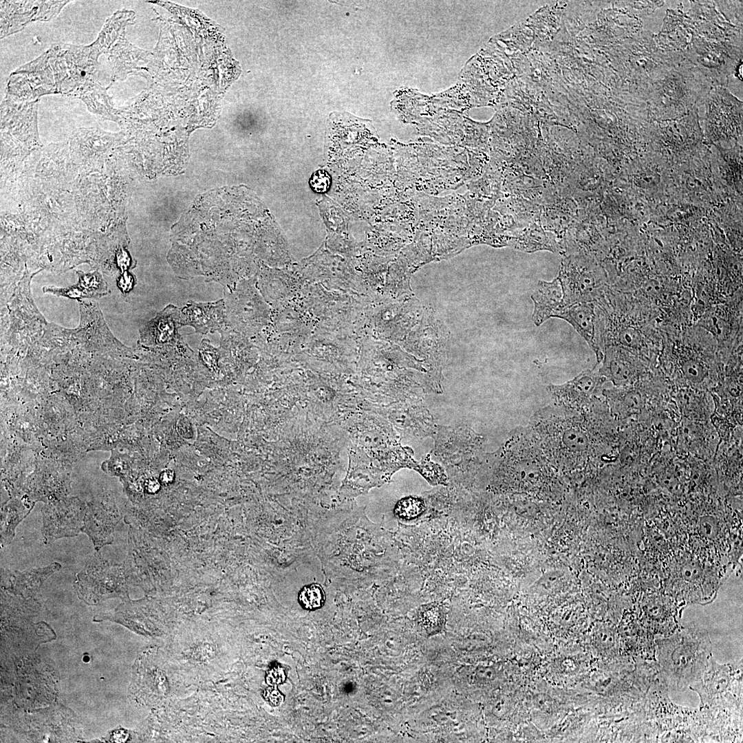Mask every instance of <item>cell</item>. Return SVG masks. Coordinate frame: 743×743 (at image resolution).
Returning a JSON list of instances; mask_svg holds the SVG:
<instances>
[{"mask_svg": "<svg viewBox=\"0 0 743 743\" xmlns=\"http://www.w3.org/2000/svg\"><path fill=\"white\" fill-rule=\"evenodd\" d=\"M76 272L78 277L76 284L65 288L45 286L43 292L78 301L84 298L97 299L110 293L107 282L98 271L86 273L78 270Z\"/></svg>", "mask_w": 743, "mask_h": 743, "instance_id": "cell-13", "label": "cell"}, {"mask_svg": "<svg viewBox=\"0 0 743 743\" xmlns=\"http://www.w3.org/2000/svg\"><path fill=\"white\" fill-rule=\"evenodd\" d=\"M144 486L148 493L155 494L160 488V482L154 477H151L145 481Z\"/></svg>", "mask_w": 743, "mask_h": 743, "instance_id": "cell-28", "label": "cell"}, {"mask_svg": "<svg viewBox=\"0 0 743 743\" xmlns=\"http://www.w3.org/2000/svg\"><path fill=\"white\" fill-rule=\"evenodd\" d=\"M263 697L268 703L273 707L280 705L285 700L284 695H283L277 687H274V686L267 688L263 692Z\"/></svg>", "mask_w": 743, "mask_h": 743, "instance_id": "cell-27", "label": "cell"}, {"mask_svg": "<svg viewBox=\"0 0 743 743\" xmlns=\"http://www.w3.org/2000/svg\"><path fill=\"white\" fill-rule=\"evenodd\" d=\"M298 601L304 610L313 611L321 608L324 605L325 594L320 585L312 583L305 585L300 590Z\"/></svg>", "mask_w": 743, "mask_h": 743, "instance_id": "cell-19", "label": "cell"}, {"mask_svg": "<svg viewBox=\"0 0 743 743\" xmlns=\"http://www.w3.org/2000/svg\"><path fill=\"white\" fill-rule=\"evenodd\" d=\"M286 678L285 669L279 665H275L267 672L266 682L268 685L277 686L284 683Z\"/></svg>", "mask_w": 743, "mask_h": 743, "instance_id": "cell-25", "label": "cell"}, {"mask_svg": "<svg viewBox=\"0 0 743 743\" xmlns=\"http://www.w3.org/2000/svg\"><path fill=\"white\" fill-rule=\"evenodd\" d=\"M224 295L229 329L244 331L263 326L267 310L252 282L237 284Z\"/></svg>", "mask_w": 743, "mask_h": 743, "instance_id": "cell-5", "label": "cell"}, {"mask_svg": "<svg viewBox=\"0 0 743 743\" xmlns=\"http://www.w3.org/2000/svg\"><path fill=\"white\" fill-rule=\"evenodd\" d=\"M74 586L81 599L90 605L96 604L123 592L122 569L96 552L76 574Z\"/></svg>", "mask_w": 743, "mask_h": 743, "instance_id": "cell-2", "label": "cell"}, {"mask_svg": "<svg viewBox=\"0 0 743 743\" xmlns=\"http://www.w3.org/2000/svg\"><path fill=\"white\" fill-rule=\"evenodd\" d=\"M200 346V357L210 369L215 371L217 367L218 349L213 347L206 338L202 340Z\"/></svg>", "mask_w": 743, "mask_h": 743, "instance_id": "cell-23", "label": "cell"}, {"mask_svg": "<svg viewBox=\"0 0 743 743\" xmlns=\"http://www.w3.org/2000/svg\"><path fill=\"white\" fill-rule=\"evenodd\" d=\"M418 471L431 484H446L447 477L442 467L427 456L419 464Z\"/></svg>", "mask_w": 743, "mask_h": 743, "instance_id": "cell-21", "label": "cell"}, {"mask_svg": "<svg viewBox=\"0 0 743 743\" xmlns=\"http://www.w3.org/2000/svg\"><path fill=\"white\" fill-rule=\"evenodd\" d=\"M86 508L77 499L49 504L42 509L41 534L45 544L76 537L84 524Z\"/></svg>", "mask_w": 743, "mask_h": 743, "instance_id": "cell-6", "label": "cell"}, {"mask_svg": "<svg viewBox=\"0 0 743 743\" xmlns=\"http://www.w3.org/2000/svg\"><path fill=\"white\" fill-rule=\"evenodd\" d=\"M181 327L190 326L195 333L207 334L229 329L224 299L211 302L187 301L180 310Z\"/></svg>", "mask_w": 743, "mask_h": 743, "instance_id": "cell-7", "label": "cell"}, {"mask_svg": "<svg viewBox=\"0 0 743 743\" xmlns=\"http://www.w3.org/2000/svg\"><path fill=\"white\" fill-rule=\"evenodd\" d=\"M530 298L534 304L532 320L537 326L555 318L564 308L562 288L557 277L552 281H539Z\"/></svg>", "mask_w": 743, "mask_h": 743, "instance_id": "cell-10", "label": "cell"}, {"mask_svg": "<svg viewBox=\"0 0 743 743\" xmlns=\"http://www.w3.org/2000/svg\"><path fill=\"white\" fill-rule=\"evenodd\" d=\"M331 184V177L327 172L319 170L314 172L310 179V186L316 193H323L328 191Z\"/></svg>", "mask_w": 743, "mask_h": 743, "instance_id": "cell-24", "label": "cell"}, {"mask_svg": "<svg viewBox=\"0 0 743 743\" xmlns=\"http://www.w3.org/2000/svg\"><path fill=\"white\" fill-rule=\"evenodd\" d=\"M708 634H677L663 642L660 659L671 682L678 687L693 684L711 657Z\"/></svg>", "mask_w": 743, "mask_h": 743, "instance_id": "cell-1", "label": "cell"}, {"mask_svg": "<svg viewBox=\"0 0 743 743\" xmlns=\"http://www.w3.org/2000/svg\"><path fill=\"white\" fill-rule=\"evenodd\" d=\"M603 365L599 374L616 385H625L634 380L637 365L628 350L618 346H608L603 350Z\"/></svg>", "mask_w": 743, "mask_h": 743, "instance_id": "cell-11", "label": "cell"}, {"mask_svg": "<svg viewBox=\"0 0 743 743\" xmlns=\"http://www.w3.org/2000/svg\"><path fill=\"white\" fill-rule=\"evenodd\" d=\"M421 618L426 628L439 629L444 618L441 606L433 605L425 607L421 612Z\"/></svg>", "mask_w": 743, "mask_h": 743, "instance_id": "cell-22", "label": "cell"}, {"mask_svg": "<svg viewBox=\"0 0 743 743\" xmlns=\"http://www.w3.org/2000/svg\"><path fill=\"white\" fill-rule=\"evenodd\" d=\"M180 310L173 304L167 305L155 317L140 329L141 344L147 346L174 345L182 340L178 332Z\"/></svg>", "mask_w": 743, "mask_h": 743, "instance_id": "cell-9", "label": "cell"}, {"mask_svg": "<svg viewBox=\"0 0 743 743\" xmlns=\"http://www.w3.org/2000/svg\"><path fill=\"white\" fill-rule=\"evenodd\" d=\"M120 515L111 500L107 497L86 508L82 532L92 542L96 552L114 540V531Z\"/></svg>", "mask_w": 743, "mask_h": 743, "instance_id": "cell-8", "label": "cell"}, {"mask_svg": "<svg viewBox=\"0 0 743 743\" xmlns=\"http://www.w3.org/2000/svg\"><path fill=\"white\" fill-rule=\"evenodd\" d=\"M557 444L564 455L575 457L587 450L588 440L585 433L574 423L568 422L557 427Z\"/></svg>", "mask_w": 743, "mask_h": 743, "instance_id": "cell-17", "label": "cell"}, {"mask_svg": "<svg viewBox=\"0 0 743 743\" xmlns=\"http://www.w3.org/2000/svg\"><path fill=\"white\" fill-rule=\"evenodd\" d=\"M174 479L175 473L171 469H165L160 475V482L165 485L173 483Z\"/></svg>", "mask_w": 743, "mask_h": 743, "instance_id": "cell-29", "label": "cell"}, {"mask_svg": "<svg viewBox=\"0 0 743 743\" xmlns=\"http://www.w3.org/2000/svg\"><path fill=\"white\" fill-rule=\"evenodd\" d=\"M605 380L599 374L585 370L566 383L550 385L548 389L559 401L572 403L583 401L591 396Z\"/></svg>", "mask_w": 743, "mask_h": 743, "instance_id": "cell-14", "label": "cell"}, {"mask_svg": "<svg viewBox=\"0 0 743 743\" xmlns=\"http://www.w3.org/2000/svg\"><path fill=\"white\" fill-rule=\"evenodd\" d=\"M555 318L563 319L570 324L584 338L595 354H596L594 343L596 314L594 303H581L568 306L561 310Z\"/></svg>", "mask_w": 743, "mask_h": 743, "instance_id": "cell-15", "label": "cell"}, {"mask_svg": "<svg viewBox=\"0 0 743 743\" xmlns=\"http://www.w3.org/2000/svg\"><path fill=\"white\" fill-rule=\"evenodd\" d=\"M61 564L53 562L47 566L29 568L23 571H1V579L6 588L11 592L23 596H30L38 591L44 581L54 572L61 569Z\"/></svg>", "mask_w": 743, "mask_h": 743, "instance_id": "cell-12", "label": "cell"}, {"mask_svg": "<svg viewBox=\"0 0 743 743\" xmlns=\"http://www.w3.org/2000/svg\"><path fill=\"white\" fill-rule=\"evenodd\" d=\"M424 499L416 496L400 499L396 504L394 514L402 519H413L420 517L425 510Z\"/></svg>", "mask_w": 743, "mask_h": 743, "instance_id": "cell-20", "label": "cell"}, {"mask_svg": "<svg viewBox=\"0 0 743 743\" xmlns=\"http://www.w3.org/2000/svg\"><path fill=\"white\" fill-rule=\"evenodd\" d=\"M116 284L121 292L126 294L129 293L136 286V279L132 273L125 271L118 277Z\"/></svg>", "mask_w": 743, "mask_h": 743, "instance_id": "cell-26", "label": "cell"}, {"mask_svg": "<svg viewBox=\"0 0 743 743\" xmlns=\"http://www.w3.org/2000/svg\"><path fill=\"white\" fill-rule=\"evenodd\" d=\"M224 643L211 634L181 638L174 643L173 652L177 663L195 674H210L225 662Z\"/></svg>", "mask_w": 743, "mask_h": 743, "instance_id": "cell-3", "label": "cell"}, {"mask_svg": "<svg viewBox=\"0 0 743 743\" xmlns=\"http://www.w3.org/2000/svg\"><path fill=\"white\" fill-rule=\"evenodd\" d=\"M34 503L14 499L4 505L1 513V546L10 544L15 535L17 526L28 515Z\"/></svg>", "mask_w": 743, "mask_h": 743, "instance_id": "cell-16", "label": "cell"}, {"mask_svg": "<svg viewBox=\"0 0 743 743\" xmlns=\"http://www.w3.org/2000/svg\"><path fill=\"white\" fill-rule=\"evenodd\" d=\"M559 279L564 308L576 303H594L605 287L603 278L575 257L562 262Z\"/></svg>", "mask_w": 743, "mask_h": 743, "instance_id": "cell-4", "label": "cell"}, {"mask_svg": "<svg viewBox=\"0 0 743 743\" xmlns=\"http://www.w3.org/2000/svg\"><path fill=\"white\" fill-rule=\"evenodd\" d=\"M91 111L108 118L111 113L110 100L106 90L98 83L80 97Z\"/></svg>", "mask_w": 743, "mask_h": 743, "instance_id": "cell-18", "label": "cell"}]
</instances>
